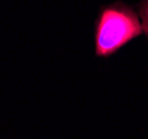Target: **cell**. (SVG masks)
<instances>
[{
	"label": "cell",
	"mask_w": 148,
	"mask_h": 139,
	"mask_svg": "<svg viewBox=\"0 0 148 139\" xmlns=\"http://www.w3.org/2000/svg\"><path fill=\"white\" fill-rule=\"evenodd\" d=\"M143 31L137 16L123 7H107L97 20L95 45L96 55L107 57Z\"/></svg>",
	"instance_id": "6da1fadb"
},
{
	"label": "cell",
	"mask_w": 148,
	"mask_h": 139,
	"mask_svg": "<svg viewBox=\"0 0 148 139\" xmlns=\"http://www.w3.org/2000/svg\"><path fill=\"white\" fill-rule=\"evenodd\" d=\"M143 15H144V23H145V29L148 32V1L144 6V10H143Z\"/></svg>",
	"instance_id": "7a4b0ae2"
}]
</instances>
